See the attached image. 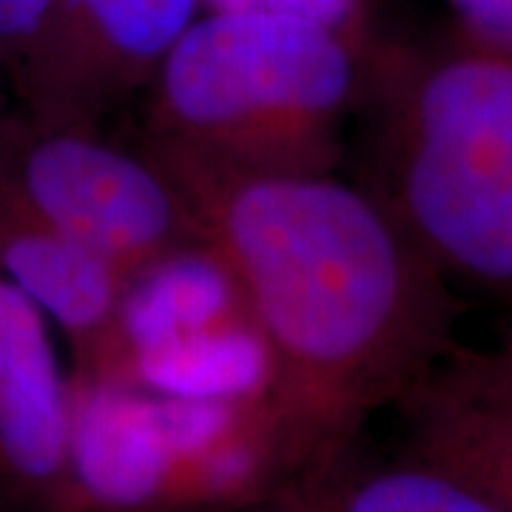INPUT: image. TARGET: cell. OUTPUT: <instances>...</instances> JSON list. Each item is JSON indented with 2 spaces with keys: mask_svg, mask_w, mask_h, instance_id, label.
<instances>
[{
  "mask_svg": "<svg viewBox=\"0 0 512 512\" xmlns=\"http://www.w3.org/2000/svg\"><path fill=\"white\" fill-rule=\"evenodd\" d=\"M69 376L183 399H276L274 365L234 276L202 239L128 276Z\"/></svg>",
  "mask_w": 512,
  "mask_h": 512,
  "instance_id": "5b68a950",
  "label": "cell"
},
{
  "mask_svg": "<svg viewBox=\"0 0 512 512\" xmlns=\"http://www.w3.org/2000/svg\"><path fill=\"white\" fill-rule=\"evenodd\" d=\"M220 256L274 365L276 402L313 461L456 348L464 305L362 183L242 174L140 143Z\"/></svg>",
  "mask_w": 512,
  "mask_h": 512,
  "instance_id": "6da1fadb",
  "label": "cell"
},
{
  "mask_svg": "<svg viewBox=\"0 0 512 512\" xmlns=\"http://www.w3.org/2000/svg\"><path fill=\"white\" fill-rule=\"evenodd\" d=\"M202 0H49L12 72L15 109L37 123L92 126L143 94Z\"/></svg>",
  "mask_w": 512,
  "mask_h": 512,
  "instance_id": "52a82bcc",
  "label": "cell"
},
{
  "mask_svg": "<svg viewBox=\"0 0 512 512\" xmlns=\"http://www.w3.org/2000/svg\"><path fill=\"white\" fill-rule=\"evenodd\" d=\"M128 276L111 259L40 220L0 185V279L46 313L69 359L106 330Z\"/></svg>",
  "mask_w": 512,
  "mask_h": 512,
  "instance_id": "30bf717a",
  "label": "cell"
},
{
  "mask_svg": "<svg viewBox=\"0 0 512 512\" xmlns=\"http://www.w3.org/2000/svg\"><path fill=\"white\" fill-rule=\"evenodd\" d=\"M69 393L66 512H242L313 464L276 399Z\"/></svg>",
  "mask_w": 512,
  "mask_h": 512,
  "instance_id": "277c9868",
  "label": "cell"
},
{
  "mask_svg": "<svg viewBox=\"0 0 512 512\" xmlns=\"http://www.w3.org/2000/svg\"><path fill=\"white\" fill-rule=\"evenodd\" d=\"M49 0H0V72L12 77L35 40Z\"/></svg>",
  "mask_w": 512,
  "mask_h": 512,
  "instance_id": "5bb4252c",
  "label": "cell"
},
{
  "mask_svg": "<svg viewBox=\"0 0 512 512\" xmlns=\"http://www.w3.org/2000/svg\"><path fill=\"white\" fill-rule=\"evenodd\" d=\"M402 456L424 461L512 512V379L484 348L456 345L396 404Z\"/></svg>",
  "mask_w": 512,
  "mask_h": 512,
  "instance_id": "9c48e42d",
  "label": "cell"
},
{
  "mask_svg": "<svg viewBox=\"0 0 512 512\" xmlns=\"http://www.w3.org/2000/svg\"><path fill=\"white\" fill-rule=\"evenodd\" d=\"M69 367L46 313L0 279V507L66 512Z\"/></svg>",
  "mask_w": 512,
  "mask_h": 512,
  "instance_id": "ba28073f",
  "label": "cell"
},
{
  "mask_svg": "<svg viewBox=\"0 0 512 512\" xmlns=\"http://www.w3.org/2000/svg\"><path fill=\"white\" fill-rule=\"evenodd\" d=\"M202 9L237 12V9H265V12H293L308 18L325 20L330 26L348 32H370L362 0H202Z\"/></svg>",
  "mask_w": 512,
  "mask_h": 512,
  "instance_id": "7c38bea8",
  "label": "cell"
},
{
  "mask_svg": "<svg viewBox=\"0 0 512 512\" xmlns=\"http://www.w3.org/2000/svg\"><path fill=\"white\" fill-rule=\"evenodd\" d=\"M484 350H487V356L495 362V367H498L507 379H512V325L501 333V339L495 342L493 348Z\"/></svg>",
  "mask_w": 512,
  "mask_h": 512,
  "instance_id": "9a60e30c",
  "label": "cell"
},
{
  "mask_svg": "<svg viewBox=\"0 0 512 512\" xmlns=\"http://www.w3.org/2000/svg\"><path fill=\"white\" fill-rule=\"evenodd\" d=\"M456 32L481 46L512 55V0H444Z\"/></svg>",
  "mask_w": 512,
  "mask_h": 512,
  "instance_id": "4fadbf2b",
  "label": "cell"
},
{
  "mask_svg": "<svg viewBox=\"0 0 512 512\" xmlns=\"http://www.w3.org/2000/svg\"><path fill=\"white\" fill-rule=\"evenodd\" d=\"M365 188L453 288L512 305V55L370 35Z\"/></svg>",
  "mask_w": 512,
  "mask_h": 512,
  "instance_id": "7a4b0ae2",
  "label": "cell"
},
{
  "mask_svg": "<svg viewBox=\"0 0 512 512\" xmlns=\"http://www.w3.org/2000/svg\"><path fill=\"white\" fill-rule=\"evenodd\" d=\"M0 185L126 274L200 239L163 168L100 128L37 123L18 109L0 114Z\"/></svg>",
  "mask_w": 512,
  "mask_h": 512,
  "instance_id": "8992f818",
  "label": "cell"
},
{
  "mask_svg": "<svg viewBox=\"0 0 512 512\" xmlns=\"http://www.w3.org/2000/svg\"><path fill=\"white\" fill-rule=\"evenodd\" d=\"M370 32L202 9L146 89L148 146L242 174H336Z\"/></svg>",
  "mask_w": 512,
  "mask_h": 512,
  "instance_id": "3957f363",
  "label": "cell"
},
{
  "mask_svg": "<svg viewBox=\"0 0 512 512\" xmlns=\"http://www.w3.org/2000/svg\"><path fill=\"white\" fill-rule=\"evenodd\" d=\"M242 512H501L436 467L399 456L370 461L356 444L319 458Z\"/></svg>",
  "mask_w": 512,
  "mask_h": 512,
  "instance_id": "8fae6325",
  "label": "cell"
}]
</instances>
